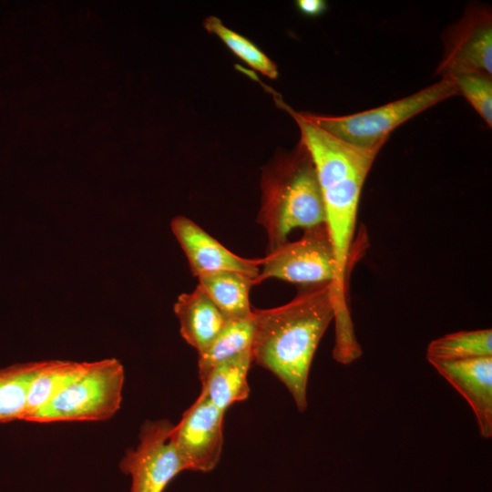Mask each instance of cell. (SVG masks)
Wrapping results in <instances>:
<instances>
[{
    "label": "cell",
    "instance_id": "cell-1",
    "mask_svg": "<svg viewBox=\"0 0 492 492\" xmlns=\"http://www.w3.org/2000/svg\"><path fill=\"white\" fill-rule=\"evenodd\" d=\"M276 104L297 123L300 140L313 162L337 265V278L331 287L334 320L351 319L347 300L351 270L365 249L356 237L357 213L365 179L381 149H365L346 143L327 132L305 113L296 112L271 92Z\"/></svg>",
    "mask_w": 492,
    "mask_h": 492
},
{
    "label": "cell",
    "instance_id": "cell-2",
    "mask_svg": "<svg viewBox=\"0 0 492 492\" xmlns=\"http://www.w3.org/2000/svg\"><path fill=\"white\" fill-rule=\"evenodd\" d=\"M252 361L288 389L299 411L307 408V384L317 346L333 321L331 283L307 286L289 302L253 309Z\"/></svg>",
    "mask_w": 492,
    "mask_h": 492
},
{
    "label": "cell",
    "instance_id": "cell-3",
    "mask_svg": "<svg viewBox=\"0 0 492 492\" xmlns=\"http://www.w3.org/2000/svg\"><path fill=\"white\" fill-rule=\"evenodd\" d=\"M258 222L266 232L268 252L288 241L294 229L325 223L316 170L301 140L263 171Z\"/></svg>",
    "mask_w": 492,
    "mask_h": 492
},
{
    "label": "cell",
    "instance_id": "cell-4",
    "mask_svg": "<svg viewBox=\"0 0 492 492\" xmlns=\"http://www.w3.org/2000/svg\"><path fill=\"white\" fill-rule=\"evenodd\" d=\"M124 378L123 365L116 358L87 363L77 377L26 422L108 420L120 408Z\"/></svg>",
    "mask_w": 492,
    "mask_h": 492
},
{
    "label": "cell",
    "instance_id": "cell-5",
    "mask_svg": "<svg viewBox=\"0 0 492 492\" xmlns=\"http://www.w3.org/2000/svg\"><path fill=\"white\" fill-rule=\"evenodd\" d=\"M456 95L458 90L454 80L442 77L408 97L363 112L346 116L305 114L316 125L346 143L365 149H381L398 126Z\"/></svg>",
    "mask_w": 492,
    "mask_h": 492
},
{
    "label": "cell",
    "instance_id": "cell-6",
    "mask_svg": "<svg viewBox=\"0 0 492 492\" xmlns=\"http://www.w3.org/2000/svg\"><path fill=\"white\" fill-rule=\"evenodd\" d=\"M257 283L275 278L306 286L330 282L337 278L333 243L325 223L304 230L295 241H286L261 259Z\"/></svg>",
    "mask_w": 492,
    "mask_h": 492
},
{
    "label": "cell",
    "instance_id": "cell-7",
    "mask_svg": "<svg viewBox=\"0 0 492 492\" xmlns=\"http://www.w3.org/2000/svg\"><path fill=\"white\" fill-rule=\"evenodd\" d=\"M173 427L167 419L146 421L136 448L126 451L120 470L131 477L130 492H163L186 466L170 437Z\"/></svg>",
    "mask_w": 492,
    "mask_h": 492
},
{
    "label": "cell",
    "instance_id": "cell-8",
    "mask_svg": "<svg viewBox=\"0 0 492 492\" xmlns=\"http://www.w3.org/2000/svg\"><path fill=\"white\" fill-rule=\"evenodd\" d=\"M224 414L199 395L173 425L170 437L186 470L210 472L218 465L223 446Z\"/></svg>",
    "mask_w": 492,
    "mask_h": 492
},
{
    "label": "cell",
    "instance_id": "cell-9",
    "mask_svg": "<svg viewBox=\"0 0 492 492\" xmlns=\"http://www.w3.org/2000/svg\"><path fill=\"white\" fill-rule=\"evenodd\" d=\"M442 77L477 72L492 76V17L490 11H467L448 35L446 52L436 70Z\"/></svg>",
    "mask_w": 492,
    "mask_h": 492
},
{
    "label": "cell",
    "instance_id": "cell-10",
    "mask_svg": "<svg viewBox=\"0 0 492 492\" xmlns=\"http://www.w3.org/2000/svg\"><path fill=\"white\" fill-rule=\"evenodd\" d=\"M171 230L182 248L194 276L220 271L242 272L256 279L261 259H245L229 251L191 220L177 216Z\"/></svg>",
    "mask_w": 492,
    "mask_h": 492
},
{
    "label": "cell",
    "instance_id": "cell-11",
    "mask_svg": "<svg viewBox=\"0 0 492 492\" xmlns=\"http://www.w3.org/2000/svg\"><path fill=\"white\" fill-rule=\"evenodd\" d=\"M469 404L480 436L492 437V356L457 361L427 360Z\"/></svg>",
    "mask_w": 492,
    "mask_h": 492
},
{
    "label": "cell",
    "instance_id": "cell-12",
    "mask_svg": "<svg viewBox=\"0 0 492 492\" xmlns=\"http://www.w3.org/2000/svg\"><path fill=\"white\" fill-rule=\"evenodd\" d=\"M174 313L181 336L198 353L210 344L229 321L199 285L191 292L179 295Z\"/></svg>",
    "mask_w": 492,
    "mask_h": 492
},
{
    "label": "cell",
    "instance_id": "cell-13",
    "mask_svg": "<svg viewBox=\"0 0 492 492\" xmlns=\"http://www.w3.org/2000/svg\"><path fill=\"white\" fill-rule=\"evenodd\" d=\"M252 363L250 350L217 364L200 379V395L223 412L234 403L246 400L250 394L248 373Z\"/></svg>",
    "mask_w": 492,
    "mask_h": 492
},
{
    "label": "cell",
    "instance_id": "cell-14",
    "mask_svg": "<svg viewBox=\"0 0 492 492\" xmlns=\"http://www.w3.org/2000/svg\"><path fill=\"white\" fill-rule=\"evenodd\" d=\"M200 286L229 320L252 316L250 290L257 284L255 278L242 272L220 271L198 277Z\"/></svg>",
    "mask_w": 492,
    "mask_h": 492
},
{
    "label": "cell",
    "instance_id": "cell-15",
    "mask_svg": "<svg viewBox=\"0 0 492 492\" xmlns=\"http://www.w3.org/2000/svg\"><path fill=\"white\" fill-rule=\"evenodd\" d=\"M87 363L45 361L30 383L21 420L26 421L30 415L46 405L63 387L84 371Z\"/></svg>",
    "mask_w": 492,
    "mask_h": 492
},
{
    "label": "cell",
    "instance_id": "cell-16",
    "mask_svg": "<svg viewBox=\"0 0 492 492\" xmlns=\"http://www.w3.org/2000/svg\"><path fill=\"white\" fill-rule=\"evenodd\" d=\"M253 337L254 322L252 316L241 320H229L210 344L198 353L200 379L205 376L217 364L251 350Z\"/></svg>",
    "mask_w": 492,
    "mask_h": 492
},
{
    "label": "cell",
    "instance_id": "cell-17",
    "mask_svg": "<svg viewBox=\"0 0 492 492\" xmlns=\"http://www.w3.org/2000/svg\"><path fill=\"white\" fill-rule=\"evenodd\" d=\"M44 363L15 364L0 369V423L21 420L30 383Z\"/></svg>",
    "mask_w": 492,
    "mask_h": 492
},
{
    "label": "cell",
    "instance_id": "cell-18",
    "mask_svg": "<svg viewBox=\"0 0 492 492\" xmlns=\"http://www.w3.org/2000/svg\"><path fill=\"white\" fill-rule=\"evenodd\" d=\"M492 356V330L460 331L429 343L427 360L457 361Z\"/></svg>",
    "mask_w": 492,
    "mask_h": 492
},
{
    "label": "cell",
    "instance_id": "cell-19",
    "mask_svg": "<svg viewBox=\"0 0 492 492\" xmlns=\"http://www.w3.org/2000/svg\"><path fill=\"white\" fill-rule=\"evenodd\" d=\"M203 26L209 33L219 36L233 54L251 67L271 79L278 77L276 65L261 50L246 37L225 26L218 17H207Z\"/></svg>",
    "mask_w": 492,
    "mask_h": 492
},
{
    "label": "cell",
    "instance_id": "cell-20",
    "mask_svg": "<svg viewBox=\"0 0 492 492\" xmlns=\"http://www.w3.org/2000/svg\"><path fill=\"white\" fill-rule=\"evenodd\" d=\"M487 125L492 127V80L483 73L466 72L449 77Z\"/></svg>",
    "mask_w": 492,
    "mask_h": 492
},
{
    "label": "cell",
    "instance_id": "cell-21",
    "mask_svg": "<svg viewBox=\"0 0 492 492\" xmlns=\"http://www.w3.org/2000/svg\"><path fill=\"white\" fill-rule=\"evenodd\" d=\"M296 5L299 11L309 16L319 15L327 7L326 2L323 0H298Z\"/></svg>",
    "mask_w": 492,
    "mask_h": 492
}]
</instances>
